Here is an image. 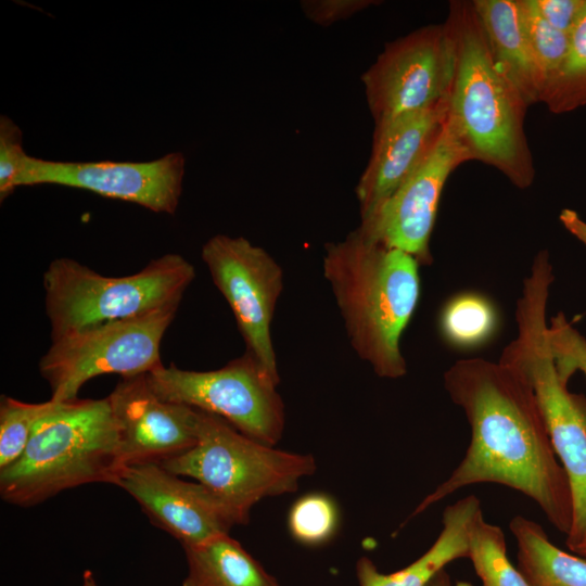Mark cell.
I'll use <instances>...</instances> for the list:
<instances>
[{
	"label": "cell",
	"mask_w": 586,
	"mask_h": 586,
	"mask_svg": "<svg viewBox=\"0 0 586 586\" xmlns=\"http://www.w3.org/2000/svg\"><path fill=\"white\" fill-rule=\"evenodd\" d=\"M196 410V444L160 464L204 485L231 511L237 524H246L262 499L293 493L303 477L315 473L311 455L276 449L218 416Z\"/></svg>",
	"instance_id": "52a82bcc"
},
{
	"label": "cell",
	"mask_w": 586,
	"mask_h": 586,
	"mask_svg": "<svg viewBox=\"0 0 586 586\" xmlns=\"http://www.w3.org/2000/svg\"><path fill=\"white\" fill-rule=\"evenodd\" d=\"M184 156L171 152L150 162H59L27 155L15 187L59 184L84 189L104 198L174 214L184 174Z\"/></svg>",
	"instance_id": "4fadbf2b"
},
{
	"label": "cell",
	"mask_w": 586,
	"mask_h": 586,
	"mask_svg": "<svg viewBox=\"0 0 586 586\" xmlns=\"http://www.w3.org/2000/svg\"><path fill=\"white\" fill-rule=\"evenodd\" d=\"M572 552L586 558V539L570 549Z\"/></svg>",
	"instance_id": "836d02e7"
},
{
	"label": "cell",
	"mask_w": 586,
	"mask_h": 586,
	"mask_svg": "<svg viewBox=\"0 0 586 586\" xmlns=\"http://www.w3.org/2000/svg\"><path fill=\"white\" fill-rule=\"evenodd\" d=\"M540 102L557 114L586 105V9L570 35L566 56L546 85Z\"/></svg>",
	"instance_id": "603a6c76"
},
{
	"label": "cell",
	"mask_w": 586,
	"mask_h": 586,
	"mask_svg": "<svg viewBox=\"0 0 586 586\" xmlns=\"http://www.w3.org/2000/svg\"><path fill=\"white\" fill-rule=\"evenodd\" d=\"M482 510L477 497L470 495L447 506L442 515V530L433 545L408 566L393 573H381L367 557L356 565L360 586H425L445 566L468 558L469 532L475 514Z\"/></svg>",
	"instance_id": "e0dca14e"
},
{
	"label": "cell",
	"mask_w": 586,
	"mask_h": 586,
	"mask_svg": "<svg viewBox=\"0 0 586 586\" xmlns=\"http://www.w3.org/2000/svg\"><path fill=\"white\" fill-rule=\"evenodd\" d=\"M548 341L559 375L569 382L577 370L586 378V339L563 313L550 319Z\"/></svg>",
	"instance_id": "4316f807"
},
{
	"label": "cell",
	"mask_w": 586,
	"mask_h": 586,
	"mask_svg": "<svg viewBox=\"0 0 586 586\" xmlns=\"http://www.w3.org/2000/svg\"><path fill=\"white\" fill-rule=\"evenodd\" d=\"M194 278L193 265L175 253L123 277L103 276L68 257L55 258L43 273L51 340L179 306Z\"/></svg>",
	"instance_id": "8992f818"
},
{
	"label": "cell",
	"mask_w": 586,
	"mask_h": 586,
	"mask_svg": "<svg viewBox=\"0 0 586 586\" xmlns=\"http://www.w3.org/2000/svg\"><path fill=\"white\" fill-rule=\"evenodd\" d=\"M472 3L498 71L527 105L539 102L540 81L525 35L519 0H474Z\"/></svg>",
	"instance_id": "ac0fdd59"
},
{
	"label": "cell",
	"mask_w": 586,
	"mask_h": 586,
	"mask_svg": "<svg viewBox=\"0 0 586 586\" xmlns=\"http://www.w3.org/2000/svg\"><path fill=\"white\" fill-rule=\"evenodd\" d=\"M116 485L183 548L229 534L237 525L231 511L204 485L183 481L160 463L127 466Z\"/></svg>",
	"instance_id": "5bb4252c"
},
{
	"label": "cell",
	"mask_w": 586,
	"mask_h": 586,
	"mask_svg": "<svg viewBox=\"0 0 586 586\" xmlns=\"http://www.w3.org/2000/svg\"><path fill=\"white\" fill-rule=\"evenodd\" d=\"M456 65L457 38L449 18L388 42L361 76L374 125L447 100Z\"/></svg>",
	"instance_id": "30bf717a"
},
{
	"label": "cell",
	"mask_w": 586,
	"mask_h": 586,
	"mask_svg": "<svg viewBox=\"0 0 586 586\" xmlns=\"http://www.w3.org/2000/svg\"><path fill=\"white\" fill-rule=\"evenodd\" d=\"M469 161L468 150L446 117L420 165L375 216L357 229L371 241L408 253L420 266L430 265V240L444 186L450 174Z\"/></svg>",
	"instance_id": "7c38bea8"
},
{
	"label": "cell",
	"mask_w": 586,
	"mask_h": 586,
	"mask_svg": "<svg viewBox=\"0 0 586 586\" xmlns=\"http://www.w3.org/2000/svg\"><path fill=\"white\" fill-rule=\"evenodd\" d=\"M28 154L23 149L21 128L8 116L0 117V201L15 189L24 161Z\"/></svg>",
	"instance_id": "83f0119b"
},
{
	"label": "cell",
	"mask_w": 586,
	"mask_h": 586,
	"mask_svg": "<svg viewBox=\"0 0 586 586\" xmlns=\"http://www.w3.org/2000/svg\"><path fill=\"white\" fill-rule=\"evenodd\" d=\"M379 3L374 0H303L300 5L307 20L327 27Z\"/></svg>",
	"instance_id": "f1b7e54d"
},
{
	"label": "cell",
	"mask_w": 586,
	"mask_h": 586,
	"mask_svg": "<svg viewBox=\"0 0 586 586\" xmlns=\"http://www.w3.org/2000/svg\"><path fill=\"white\" fill-rule=\"evenodd\" d=\"M146 375L152 390L167 402L218 416L244 435L270 446L282 437L285 412L277 391L280 379L246 352L215 370L162 365Z\"/></svg>",
	"instance_id": "9c48e42d"
},
{
	"label": "cell",
	"mask_w": 586,
	"mask_h": 586,
	"mask_svg": "<svg viewBox=\"0 0 586 586\" xmlns=\"http://www.w3.org/2000/svg\"><path fill=\"white\" fill-rule=\"evenodd\" d=\"M563 227L586 246V221L569 208H564L559 216Z\"/></svg>",
	"instance_id": "4dcf8cb0"
},
{
	"label": "cell",
	"mask_w": 586,
	"mask_h": 586,
	"mask_svg": "<svg viewBox=\"0 0 586 586\" xmlns=\"http://www.w3.org/2000/svg\"><path fill=\"white\" fill-rule=\"evenodd\" d=\"M123 470L109 398L60 402L38 421L21 456L0 470V495L31 507L80 485H116Z\"/></svg>",
	"instance_id": "277c9868"
},
{
	"label": "cell",
	"mask_w": 586,
	"mask_h": 586,
	"mask_svg": "<svg viewBox=\"0 0 586 586\" xmlns=\"http://www.w3.org/2000/svg\"><path fill=\"white\" fill-rule=\"evenodd\" d=\"M179 306L86 328L52 340L39 360V372L55 402L76 399L89 380L115 373L146 374L161 361V343Z\"/></svg>",
	"instance_id": "ba28073f"
},
{
	"label": "cell",
	"mask_w": 586,
	"mask_h": 586,
	"mask_svg": "<svg viewBox=\"0 0 586 586\" xmlns=\"http://www.w3.org/2000/svg\"><path fill=\"white\" fill-rule=\"evenodd\" d=\"M468 558L482 586H530L507 557L502 530L485 521L482 510L476 513L470 526Z\"/></svg>",
	"instance_id": "44dd1931"
},
{
	"label": "cell",
	"mask_w": 586,
	"mask_h": 586,
	"mask_svg": "<svg viewBox=\"0 0 586 586\" xmlns=\"http://www.w3.org/2000/svg\"><path fill=\"white\" fill-rule=\"evenodd\" d=\"M60 402L25 403L2 396L0 403V470L15 461L27 446L40 419L53 411Z\"/></svg>",
	"instance_id": "cb8c5ba5"
},
{
	"label": "cell",
	"mask_w": 586,
	"mask_h": 586,
	"mask_svg": "<svg viewBox=\"0 0 586 586\" xmlns=\"http://www.w3.org/2000/svg\"><path fill=\"white\" fill-rule=\"evenodd\" d=\"M444 387L462 408L471 441L459 466L413 515L464 486L496 483L530 497L568 535L573 518L570 482L523 374L501 360L460 359L445 371Z\"/></svg>",
	"instance_id": "6da1fadb"
},
{
	"label": "cell",
	"mask_w": 586,
	"mask_h": 586,
	"mask_svg": "<svg viewBox=\"0 0 586 586\" xmlns=\"http://www.w3.org/2000/svg\"><path fill=\"white\" fill-rule=\"evenodd\" d=\"M183 549L188 563L183 586H280L229 534Z\"/></svg>",
	"instance_id": "d6986e66"
},
{
	"label": "cell",
	"mask_w": 586,
	"mask_h": 586,
	"mask_svg": "<svg viewBox=\"0 0 586 586\" xmlns=\"http://www.w3.org/2000/svg\"><path fill=\"white\" fill-rule=\"evenodd\" d=\"M146 374L122 378L107 396L118 428L124 468L161 463L198 441V410L161 398Z\"/></svg>",
	"instance_id": "9a60e30c"
},
{
	"label": "cell",
	"mask_w": 586,
	"mask_h": 586,
	"mask_svg": "<svg viewBox=\"0 0 586 586\" xmlns=\"http://www.w3.org/2000/svg\"><path fill=\"white\" fill-rule=\"evenodd\" d=\"M82 586H98L93 573L89 570H86L84 572Z\"/></svg>",
	"instance_id": "d6a6232c"
},
{
	"label": "cell",
	"mask_w": 586,
	"mask_h": 586,
	"mask_svg": "<svg viewBox=\"0 0 586 586\" xmlns=\"http://www.w3.org/2000/svg\"><path fill=\"white\" fill-rule=\"evenodd\" d=\"M538 15L556 29L571 35L586 9V0H530Z\"/></svg>",
	"instance_id": "f546056e"
},
{
	"label": "cell",
	"mask_w": 586,
	"mask_h": 586,
	"mask_svg": "<svg viewBox=\"0 0 586 586\" xmlns=\"http://www.w3.org/2000/svg\"><path fill=\"white\" fill-rule=\"evenodd\" d=\"M425 586H453L450 576L445 571V569L438 571L426 584ZM458 586V585H457Z\"/></svg>",
	"instance_id": "1f68e13d"
},
{
	"label": "cell",
	"mask_w": 586,
	"mask_h": 586,
	"mask_svg": "<svg viewBox=\"0 0 586 586\" xmlns=\"http://www.w3.org/2000/svg\"><path fill=\"white\" fill-rule=\"evenodd\" d=\"M447 112L448 99L374 125L370 157L356 186L360 224L371 220L420 165L437 140Z\"/></svg>",
	"instance_id": "2e32d148"
},
{
	"label": "cell",
	"mask_w": 586,
	"mask_h": 586,
	"mask_svg": "<svg viewBox=\"0 0 586 586\" xmlns=\"http://www.w3.org/2000/svg\"><path fill=\"white\" fill-rule=\"evenodd\" d=\"M519 5L543 93L566 56L570 35L556 29L543 20L530 0H519Z\"/></svg>",
	"instance_id": "d4e9b609"
},
{
	"label": "cell",
	"mask_w": 586,
	"mask_h": 586,
	"mask_svg": "<svg viewBox=\"0 0 586 586\" xmlns=\"http://www.w3.org/2000/svg\"><path fill=\"white\" fill-rule=\"evenodd\" d=\"M448 18L457 38V65L447 118L472 161L528 188L535 177L524 132L528 105L496 67L472 1L451 2Z\"/></svg>",
	"instance_id": "3957f363"
},
{
	"label": "cell",
	"mask_w": 586,
	"mask_h": 586,
	"mask_svg": "<svg viewBox=\"0 0 586 586\" xmlns=\"http://www.w3.org/2000/svg\"><path fill=\"white\" fill-rule=\"evenodd\" d=\"M550 281L532 276L523 281L517 302V336L499 360L520 371L531 384L551 445L566 472L573 518L566 535L569 549L586 539V397L573 394L558 373L546 322Z\"/></svg>",
	"instance_id": "5b68a950"
},
{
	"label": "cell",
	"mask_w": 586,
	"mask_h": 586,
	"mask_svg": "<svg viewBox=\"0 0 586 586\" xmlns=\"http://www.w3.org/2000/svg\"><path fill=\"white\" fill-rule=\"evenodd\" d=\"M440 327L443 336L451 345L475 347L493 335L497 327L496 309L482 294L461 293L445 304Z\"/></svg>",
	"instance_id": "7402d4cb"
},
{
	"label": "cell",
	"mask_w": 586,
	"mask_h": 586,
	"mask_svg": "<svg viewBox=\"0 0 586 586\" xmlns=\"http://www.w3.org/2000/svg\"><path fill=\"white\" fill-rule=\"evenodd\" d=\"M418 260L367 239L358 229L328 243L322 258L348 341L377 375L407 373L400 337L420 297Z\"/></svg>",
	"instance_id": "7a4b0ae2"
},
{
	"label": "cell",
	"mask_w": 586,
	"mask_h": 586,
	"mask_svg": "<svg viewBox=\"0 0 586 586\" xmlns=\"http://www.w3.org/2000/svg\"><path fill=\"white\" fill-rule=\"evenodd\" d=\"M509 527L518 545V570L530 586H586V560L555 546L538 523L517 515Z\"/></svg>",
	"instance_id": "ffe728a7"
},
{
	"label": "cell",
	"mask_w": 586,
	"mask_h": 586,
	"mask_svg": "<svg viewBox=\"0 0 586 586\" xmlns=\"http://www.w3.org/2000/svg\"><path fill=\"white\" fill-rule=\"evenodd\" d=\"M201 257L234 316L245 352L280 379L270 329L284 285L281 266L250 240L226 234L208 239Z\"/></svg>",
	"instance_id": "8fae6325"
},
{
	"label": "cell",
	"mask_w": 586,
	"mask_h": 586,
	"mask_svg": "<svg viewBox=\"0 0 586 586\" xmlns=\"http://www.w3.org/2000/svg\"><path fill=\"white\" fill-rule=\"evenodd\" d=\"M339 512L334 501L324 494H307L295 501L289 513V528L297 542L317 546L335 533Z\"/></svg>",
	"instance_id": "484cf974"
}]
</instances>
